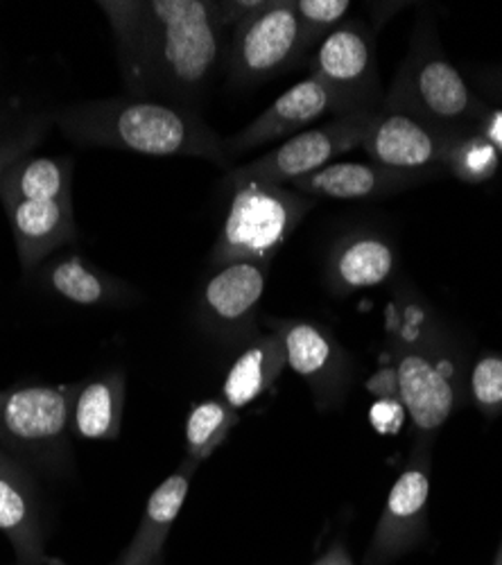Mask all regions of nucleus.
Segmentation results:
<instances>
[{"instance_id": "nucleus-5", "label": "nucleus", "mask_w": 502, "mask_h": 565, "mask_svg": "<svg viewBox=\"0 0 502 565\" xmlns=\"http://www.w3.org/2000/svg\"><path fill=\"white\" fill-rule=\"evenodd\" d=\"M376 111H353L329 120L322 127L306 129L288 138L284 146L269 150L267 154L226 172L222 185L234 193L245 183H277L288 185L299 177H308L317 170L331 166V161L353 148L362 146Z\"/></svg>"}, {"instance_id": "nucleus-21", "label": "nucleus", "mask_w": 502, "mask_h": 565, "mask_svg": "<svg viewBox=\"0 0 502 565\" xmlns=\"http://www.w3.org/2000/svg\"><path fill=\"white\" fill-rule=\"evenodd\" d=\"M288 366L286 347L277 333L256 335L224 375L222 401L236 412L260 398Z\"/></svg>"}, {"instance_id": "nucleus-31", "label": "nucleus", "mask_w": 502, "mask_h": 565, "mask_svg": "<svg viewBox=\"0 0 502 565\" xmlns=\"http://www.w3.org/2000/svg\"><path fill=\"white\" fill-rule=\"evenodd\" d=\"M312 565H353V561H351L346 547L340 545V543H335L322 558H319V561L312 563Z\"/></svg>"}, {"instance_id": "nucleus-6", "label": "nucleus", "mask_w": 502, "mask_h": 565, "mask_svg": "<svg viewBox=\"0 0 502 565\" xmlns=\"http://www.w3.org/2000/svg\"><path fill=\"white\" fill-rule=\"evenodd\" d=\"M75 385H32L0 392V448L53 463L68 455Z\"/></svg>"}, {"instance_id": "nucleus-11", "label": "nucleus", "mask_w": 502, "mask_h": 565, "mask_svg": "<svg viewBox=\"0 0 502 565\" xmlns=\"http://www.w3.org/2000/svg\"><path fill=\"white\" fill-rule=\"evenodd\" d=\"M327 114L342 116L344 107L335 93L317 77H306L274 100L260 116L243 127L232 138H224V154L229 163L265 143L279 138H292L301 129Z\"/></svg>"}, {"instance_id": "nucleus-25", "label": "nucleus", "mask_w": 502, "mask_h": 565, "mask_svg": "<svg viewBox=\"0 0 502 565\" xmlns=\"http://www.w3.org/2000/svg\"><path fill=\"white\" fill-rule=\"evenodd\" d=\"M238 412L222 398L197 403L186 418V450L189 459L202 463L209 459L236 428Z\"/></svg>"}, {"instance_id": "nucleus-27", "label": "nucleus", "mask_w": 502, "mask_h": 565, "mask_svg": "<svg viewBox=\"0 0 502 565\" xmlns=\"http://www.w3.org/2000/svg\"><path fill=\"white\" fill-rule=\"evenodd\" d=\"M498 163H500L498 150L489 143V140L480 131H469L458 140V146H455L450 154L448 172L460 177L462 181L482 183L495 174Z\"/></svg>"}, {"instance_id": "nucleus-33", "label": "nucleus", "mask_w": 502, "mask_h": 565, "mask_svg": "<svg viewBox=\"0 0 502 565\" xmlns=\"http://www.w3.org/2000/svg\"><path fill=\"white\" fill-rule=\"evenodd\" d=\"M21 565H39V563H21Z\"/></svg>"}, {"instance_id": "nucleus-24", "label": "nucleus", "mask_w": 502, "mask_h": 565, "mask_svg": "<svg viewBox=\"0 0 502 565\" xmlns=\"http://www.w3.org/2000/svg\"><path fill=\"white\" fill-rule=\"evenodd\" d=\"M45 288L77 306H103L122 299V286L88 267L79 256H64L43 271Z\"/></svg>"}, {"instance_id": "nucleus-10", "label": "nucleus", "mask_w": 502, "mask_h": 565, "mask_svg": "<svg viewBox=\"0 0 502 565\" xmlns=\"http://www.w3.org/2000/svg\"><path fill=\"white\" fill-rule=\"evenodd\" d=\"M269 263L234 260L213 265L197 295L200 321L215 338L241 340L256 331Z\"/></svg>"}, {"instance_id": "nucleus-20", "label": "nucleus", "mask_w": 502, "mask_h": 565, "mask_svg": "<svg viewBox=\"0 0 502 565\" xmlns=\"http://www.w3.org/2000/svg\"><path fill=\"white\" fill-rule=\"evenodd\" d=\"M107 17L116 51L122 68L125 84L131 96H148L150 93V10L148 3H118V0H103L98 3Z\"/></svg>"}, {"instance_id": "nucleus-2", "label": "nucleus", "mask_w": 502, "mask_h": 565, "mask_svg": "<svg viewBox=\"0 0 502 565\" xmlns=\"http://www.w3.org/2000/svg\"><path fill=\"white\" fill-rule=\"evenodd\" d=\"M150 93L193 109L224 60V28L209 0H148Z\"/></svg>"}, {"instance_id": "nucleus-19", "label": "nucleus", "mask_w": 502, "mask_h": 565, "mask_svg": "<svg viewBox=\"0 0 502 565\" xmlns=\"http://www.w3.org/2000/svg\"><path fill=\"white\" fill-rule=\"evenodd\" d=\"M0 532L23 561H45L34 487L25 470L0 448Z\"/></svg>"}, {"instance_id": "nucleus-29", "label": "nucleus", "mask_w": 502, "mask_h": 565, "mask_svg": "<svg viewBox=\"0 0 502 565\" xmlns=\"http://www.w3.org/2000/svg\"><path fill=\"white\" fill-rule=\"evenodd\" d=\"M43 127L32 125L25 129H19L10 138H0V177H3L19 159L28 157V150L41 138Z\"/></svg>"}, {"instance_id": "nucleus-32", "label": "nucleus", "mask_w": 502, "mask_h": 565, "mask_svg": "<svg viewBox=\"0 0 502 565\" xmlns=\"http://www.w3.org/2000/svg\"><path fill=\"white\" fill-rule=\"evenodd\" d=\"M493 565H502V543H500V547H498V554H495Z\"/></svg>"}, {"instance_id": "nucleus-13", "label": "nucleus", "mask_w": 502, "mask_h": 565, "mask_svg": "<svg viewBox=\"0 0 502 565\" xmlns=\"http://www.w3.org/2000/svg\"><path fill=\"white\" fill-rule=\"evenodd\" d=\"M430 500V463L426 446H419L413 461L389 489L383 515L378 521L370 565H383L413 547L424 532Z\"/></svg>"}, {"instance_id": "nucleus-15", "label": "nucleus", "mask_w": 502, "mask_h": 565, "mask_svg": "<svg viewBox=\"0 0 502 565\" xmlns=\"http://www.w3.org/2000/svg\"><path fill=\"white\" fill-rule=\"evenodd\" d=\"M441 170H392L378 163H331L308 177H299L288 185L297 193L319 200H374L387 198L419 185Z\"/></svg>"}, {"instance_id": "nucleus-4", "label": "nucleus", "mask_w": 502, "mask_h": 565, "mask_svg": "<svg viewBox=\"0 0 502 565\" xmlns=\"http://www.w3.org/2000/svg\"><path fill=\"white\" fill-rule=\"evenodd\" d=\"M314 204L317 200L290 185L245 183L236 188L211 252V265L234 260L271 265Z\"/></svg>"}, {"instance_id": "nucleus-1", "label": "nucleus", "mask_w": 502, "mask_h": 565, "mask_svg": "<svg viewBox=\"0 0 502 565\" xmlns=\"http://www.w3.org/2000/svg\"><path fill=\"white\" fill-rule=\"evenodd\" d=\"M62 134L79 146L146 157H195L232 170L220 138L195 109L165 100L120 98L82 103L55 114Z\"/></svg>"}, {"instance_id": "nucleus-7", "label": "nucleus", "mask_w": 502, "mask_h": 565, "mask_svg": "<svg viewBox=\"0 0 502 565\" xmlns=\"http://www.w3.org/2000/svg\"><path fill=\"white\" fill-rule=\"evenodd\" d=\"M303 62L301 25L295 0H267L265 8L234 28L224 45V68L232 84L252 86Z\"/></svg>"}, {"instance_id": "nucleus-14", "label": "nucleus", "mask_w": 502, "mask_h": 565, "mask_svg": "<svg viewBox=\"0 0 502 565\" xmlns=\"http://www.w3.org/2000/svg\"><path fill=\"white\" fill-rule=\"evenodd\" d=\"M398 403L413 418L421 441H428L450 418L458 394L448 369L432 355L409 349L396 362Z\"/></svg>"}, {"instance_id": "nucleus-28", "label": "nucleus", "mask_w": 502, "mask_h": 565, "mask_svg": "<svg viewBox=\"0 0 502 565\" xmlns=\"http://www.w3.org/2000/svg\"><path fill=\"white\" fill-rule=\"evenodd\" d=\"M469 390L476 407L484 416L502 414V353H484L476 360Z\"/></svg>"}, {"instance_id": "nucleus-16", "label": "nucleus", "mask_w": 502, "mask_h": 565, "mask_svg": "<svg viewBox=\"0 0 502 565\" xmlns=\"http://www.w3.org/2000/svg\"><path fill=\"white\" fill-rule=\"evenodd\" d=\"M10 217L17 256L30 274L45 256L75 241L73 200L60 202H3Z\"/></svg>"}, {"instance_id": "nucleus-34", "label": "nucleus", "mask_w": 502, "mask_h": 565, "mask_svg": "<svg viewBox=\"0 0 502 565\" xmlns=\"http://www.w3.org/2000/svg\"><path fill=\"white\" fill-rule=\"evenodd\" d=\"M150 565H159V561H157V563H150Z\"/></svg>"}, {"instance_id": "nucleus-8", "label": "nucleus", "mask_w": 502, "mask_h": 565, "mask_svg": "<svg viewBox=\"0 0 502 565\" xmlns=\"http://www.w3.org/2000/svg\"><path fill=\"white\" fill-rule=\"evenodd\" d=\"M310 77L324 82L344 114L378 111V66L374 32L360 21L338 25L310 60Z\"/></svg>"}, {"instance_id": "nucleus-23", "label": "nucleus", "mask_w": 502, "mask_h": 565, "mask_svg": "<svg viewBox=\"0 0 502 565\" xmlns=\"http://www.w3.org/2000/svg\"><path fill=\"white\" fill-rule=\"evenodd\" d=\"M73 200V163L64 157H23L0 177V202Z\"/></svg>"}, {"instance_id": "nucleus-3", "label": "nucleus", "mask_w": 502, "mask_h": 565, "mask_svg": "<svg viewBox=\"0 0 502 565\" xmlns=\"http://www.w3.org/2000/svg\"><path fill=\"white\" fill-rule=\"evenodd\" d=\"M381 109L452 131L480 129L491 111L473 96L460 71L441 55L435 32L426 25L413 41V49Z\"/></svg>"}, {"instance_id": "nucleus-22", "label": "nucleus", "mask_w": 502, "mask_h": 565, "mask_svg": "<svg viewBox=\"0 0 502 565\" xmlns=\"http://www.w3.org/2000/svg\"><path fill=\"white\" fill-rule=\"evenodd\" d=\"M127 398V379L122 371H109L94 381L79 383L71 428L88 441H114L120 435Z\"/></svg>"}, {"instance_id": "nucleus-18", "label": "nucleus", "mask_w": 502, "mask_h": 565, "mask_svg": "<svg viewBox=\"0 0 502 565\" xmlns=\"http://www.w3.org/2000/svg\"><path fill=\"white\" fill-rule=\"evenodd\" d=\"M197 466H200L197 461L186 459L170 478H165L152 491L139 523V530H136L131 543L127 545L120 565H150L159 561L165 539L177 521L181 507L186 502L191 480L195 476Z\"/></svg>"}, {"instance_id": "nucleus-17", "label": "nucleus", "mask_w": 502, "mask_h": 565, "mask_svg": "<svg viewBox=\"0 0 502 565\" xmlns=\"http://www.w3.org/2000/svg\"><path fill=\"white\" fill-rule=\"evenodd\" d=\"M394 245L374 231H353L340 238L327 263V280L335 295L370 290L383 282L396 269Z\"/></svg>"}, {"instance_id": "nucleus-12", "label": "nucleus", "mask_w": 502, "mask_h": 565, "mask_svg": "<svg viewBox=\"0 0 502 565\" xmlns=\"http://www.w3.org/2000/svg\"><path fill=\"white\" fill-rule=\"evenodd\" d=\"M265 323L281 338L288 366L308 383L317 405L333 407L342 398L349 375L346 355L335 340L310 321L269 317Z\"/></svg>"}, {"instance_id": "nucleus-26", "label": "nucleus", "mask_w": 502, "mask_h": 565, "mask_svg": "<svg viewBox=\"0 0 502 565\" xmlns=\"http://www.w3.org/2000/svg\"><path fill=\"white\" fill-rule=\"evenodd\" d=\"M295 10L301 25V57H306L317 43L344 23L351 0H297Z\"/></svg>"}, {"instance_id": "nucleus-30", "label": "nucleus", "mask_w": 502, "mask_h": 565, "mask_svg": "<svg viewBox=\"0 0 502 565\" xmlns=\"http://www.w3.org/2000/svg\"><path fill=\"white\" fill-rule=\"evenodd\" d=\"M400 416H403V405L394 401H378L372 407V423L374 428L383 435H392L400 428Z\"/></svg>"}, {"instance_id": "nucleus-9", "label": "nucleus", "mask_w": 502, "mask_h": 565, "mask_svg": "<svg viewBox=\"0 0 502 565\" xmlns=\"http://www.w3.org/2000/svg\"><path fill=\"white\" fill-rule=\"evenodd\" d=\"M464 134L469 131L441 129L413 116L378 109L364 131L360 148L367 152L372 163L392 170L448 172L450 154Z\"/></svg>"}]
</instances>
